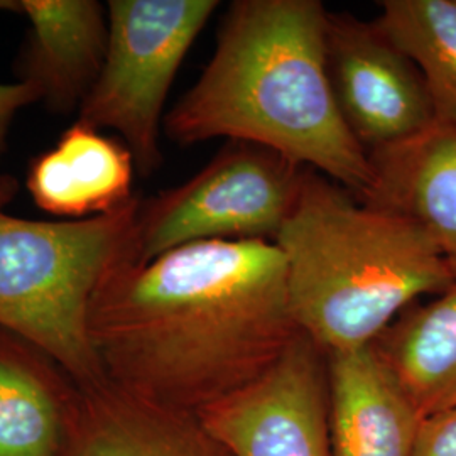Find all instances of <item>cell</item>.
I'll return each instance as SVG.
<instances>
[{
  "label": "cell",
  "instance_id": "cell-1",
  "mask_svg": "<svg viewBox=\"0 0 456 456\" xmlns=\"http://www.w3.org/2000/svg\"><path fill=\"white\" fill-rule=\"evenodd\" d=\"M90 340L105 377L200 414L273 369L301 335L271 242H196L102 282Z\"/></svg>",
  "mask_w": 456,
  "mask_h": 456
},
{
  "label": "cell",
  "instance_id": "cell-2",
  "mask_svg": "<svg viewBox=\"0 0 456 456\" xmlns=\"http://www.w3.org/2000/svg\"><path fill=\"white\" fill-rule=\"evenodd\" d=\"M326 19L320 0L232 2L208 65L166 114L164 134L180 146L267 147L365 200L374 173L331 90Z\"/></svg>",
  "mask_w": 456,
  "mask_h": 456
},
{
  "label": "cell",
  "instance_id": "cell-3",
  "mask_svg": "<svg viewBox=\"0 0 456 456\" xmlns=\"http://www.w3.org/2000/svg\"><path fill=\"white\" fill-rule=\"evenodd\" d=\"M274 245L296 326L326 354L374 345L421 296L455 284L416 224L313 169Z\"/></svg>",
  "mask_w": 456,
  "mask_h": 456
},
{
  "label": "cell",
  "instance_id": "cell-4",
  "mask_svg": "<svg viewBox=\"0 0 456 456\" xmlns=\"http://www.w3.org/2000/svg\"><path fill=\"white\" fill-rule=\"evenodd\" d=\"M19 181L0 173V330L45 352L80 387L107 380L90 340V308L115 269L139 262L135 196L118 212L29 220L7 212Z\"/></svg>",
  "mask_w": 456,
  "mask_h": 456
},
{
  "label": "cell",
  "instance_id": "cell-5",
  "mask_svg": "<svg viewBox=\"0 0 456 456\" xmlns=\"http://www.w3.org/2000/svg\"><path fill=\"white\" fill-rule=\"evenodd\" d=\"M218 7L216 0L107 2V53L78 120L117 132L141 176L163 163L166 100L186 54Z\"/></svg>",
  "mask_w": 456,
  "mask_h": 456
},
{
  "label": "cell",
  "instance_id": "cell-6",
  "mask_svg": "<svg viewBox=\"0 0 456 456\" xmlns=\"http://www.w3.org/2000/svg\"><path fill=\"white\" fill-rule=\"evenodd\" d=\"M306 167L228 141L190 180L141 200L139 264L196 242H271L293 213Z\"/></svg>",
  "mask_w": 456,
  "mask_h": 456
},
{
  "label": "cell",
  "instance_id": "cell-7",
  "mask_svg": "<svg viewBox=\"0 0 456 456\" xmlns=\"http://www.w3.org/2000/svg\"><path fill=\"white\" fill-rule=\"evenodd\" d=\"M200 418L233 456H333L328 354L301 333L261 379Z\"/></svg>",
  "mask_w": 456,
  "mask_h": 456
},
{
  "label": "cell",
  "instance_id": "cell-8",
  "mask_svg": "<svg viewBox=\"0 0 456 456\" xmlns=\"http://www.w3.org/2000/svg\"><path fill=\"white\" fill-rule=\"evenodd\" d=\"M325 46L338 110L367 154L435 124L418 68L375 20L328 12Z\"/></svg>",
  "mask_w": 456,
  "mask_h": 456
},
{
  "label": "cell",
  "instance_id": "cell-9",
  "mask_svg": "<svg viewBox=\"0 0 456 456\" xmlns=\"http://www.w3.org/2000/svg\"><path fill=\"white\" fill-rule=\"evenodd\" d=\"M60 456H233L200 414L135 395L109 379L77 386Z\"/></svg>",
  "mask_w": 456,
  "mask_h": 456
},
{
  "label": "cell",
  "instance_id": "cell-10",
  "mask_svg": "<svg viewBox=\"0 0 456 456\" xmlns=\"http://www.w3.org/2000/svg\"><path fill=\"white\" fill-rule=\"evenodd\" d=\"M19 7L31 31L17 60V80L54 114L78 110L105 60L107 7L97 0H19Z\"/></svg>",
  "mask_w": 456,
  "mask_h": 456
},
{
  "label": "cell",
  "instance_id": "cell-11",
  "mask_svg": "<svg viewBox=\"0 0 456 456\" xmlns=\"http://www.w3.org/2000/svg\"><path fill=\"white\" fill-rule=\"evenodd\" d=\"M333 456H412L421 416L374 345L328 354Z\"/></svg>",
  "mask_w": 456,
  "mask_h": 456
},
{
  "label": "cell",
  "instance_id": "cell-12",
  "mask_svg": "<svg viewBox=\"0 0 456 456\" xmlns=\"http://www.w3.org/2000/svg\"><path fill=\"white\" fill-rule=\"evenodd\" d=\"M372 191L362 201L404 215L423 230L456 282V129L433 124L369 152Z\"/></svg>",
  "mask_w": 456,
  "mask_h": 456
},
{
  "label": "cell",
  "instance_id": "cell-13",
  "mask_svg": "<svg viewBox=\"0 0 456 456\" xmlns=\"http://www.w3.org/2000/svg\"><path fill=\"white\" fill-rule=\"evenodd\" d=\"M135 164L117 139L77 120L29 164L26 186L36 207L63 220L118 212L135 198Z\"/></svg>",
  "mask_w": 456,
  "mask_h": 456
},
{
  "label": "cell",
  "instance_id": "cell-14",
  "mask_svg": "<svg viewBox=\"0 0 456 456\" xmlns=\"http://www.w3.org/2000/svg\"><path fill=\"white\" fill-rule=\"evenodd\" d=\"M77 386L45 352L0 330V456H60Z\"/></svg>",
  "mask_w": 456,
  "mask_h": 456
},
{
  "label": "cell",
  "instance_id": "cell-15",
  "mask_svg": "<svg viewBox=\"0 0 456 456\" xmlns=\"http://www.w3.org/2000/svg\"><path fill=\"white\" fill-rule=\"evenodd\" d=\"M421 419L456 408V282L403 311L374 343Z\"/></svg>",
  "mask_w": 456,
  "mask_h": 456
},
{
  "label": "cell",
  "instance_id": "cell-16",
  "mask_svg": "<svg viewBox=\"0 0 456 456\" xmlns=\"http://www.w3.org/2000/svg\"><path fill=\"white\" fill-rule=\"evenodd\" d=\"M374 20L418 68L435 122L456 129V0H384Z\"/></svg>",
  "mask_w": 456,
  "mask_h": 456
},
{
  "label": "cell",
  "instance_id": "cell-17",
  "mask_svg": "<svg viewBox=\"0 0 456 456\" xmlns=\"http://www.w3.org/2000/svg\"><path fill=\"white\" fill-rule=\"evenodd\" d=\"M412 456H456V408L424 418Z\"/></svg>",
  "mask_w": 456,
  "mask_h": 456
},
{
  "label": "cell",
  "instance_id": "cell-18",
  "mask_svg": "<svg viewBox=\"0 0 456 456\" xmlns=\"http://www.w3.org/2000/svg\"><path fill=\"white\" fill-rule=\"evenodd\" d=\"M37 100L33 88L26 83H0V159L7 147V135L16 115Z\"/></svg>",
  "mask_w": 456,
  "mask_h": 456
},
{
  "label": "cell",
  "instance_id": "cell-19",
  "mask_svg": "<svg viewBox=\"0 0 456 456\" xmlns=\"http://www.w3.org/2000/svg\"><path fill=\"white\" fill-rule=\"evenodd\" d=\"M0 11H12V12H20L19 0H0Z\"/></svg>",
  "mask_w": 456,
  "mask_h": 456
}]
</instances>
